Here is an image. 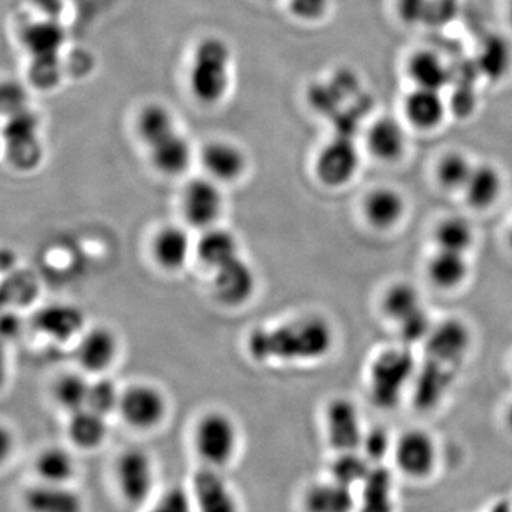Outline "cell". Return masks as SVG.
Wrapping results in <instances>:
<instances>
[{
    "label": "cell",
    "mask_w": 512,
    "mask_h": 512,
    "mask_svg": "<svg viewBox=\"0 0 512 512\" xmlns=\"http://www.w3.org/2000/svg\"><path fill=\"white\" fill-rule=\"evenodd\" d=\"M356 512H396L392 473L383 466L370 468L363 480Z\"/></svg>",
    "instance_id": "484cf974"
},
{
    "label": "cell",
    "mask_w": 512,
    "mask_h": 512,
    "mask_svg": "<svg viewBox=\"0 0 512 512\" xmlns=\"http://www.w3.org/2000/svg\"><path fill=\"white\" fill-rule=\"evenodd\" d=\"M370 468V461L365 456H360L356 451H345L333 460L330 476L332 480L352 488V485L363 483Z\"/></svg>",
    "instance_id": "60d3db41"
},
{
    "label": "cell",
    "mask_w": 512,
    "mask_h": 512,
    "mask_svg": "<svg viewBox=\"0 0 512 512\" xmlns=\"http://www.w3.org/2000/svg\"><path fill=\"white\" fill-rule=\"evenodd\" d=\"M403 113L407 123L419 131H433L446 119L447 103L440 90L414 87L404 97Z\"/></svg>",
    "instance_id": "2e32d148"
},
{
    "label": "cell",
    "mask_w": 512,
    "mask_h": 512,
    "mask_svg": "<svg viewBox=\"0 0 512 512\" xmlns=\"http://www.w3.org/2000/svg\"><path fill=\"white\" fill-rule=\"evenodd\" d=\"M356 80L352 72L342 70L329 82L313 84L308 93L309 103L323 116H336L340 104L355 92Z\"/></svg>",
    "instance_id": "83f0119b"
},
{
    "label": "cell",
    "mask_w": 512,
    "mask_h": 512,
    "mask_svg": "<svg viewBox=\"0 0 512 512\" xmlns=\"http://www.w3.org/2000/svg\"><path fill=\"white\" fill-rule=\"evenodd\" d=\"M471 345V332L461 319L448 318L433 326L424 342L426 357L451 367L461 366Z\"/></svg>",
    "instance_id": "9c48e42d"
},
{
    "label": "cell",
    "mask_w": 512,
    "mask_h": 512,
    "mask_svg": "<svg viewBox=\"0 0 512 512\" xmlns=\"http://www.w3.org/2000/svg\"><path fill=\"white\" fill-rule=\"evenodd\" d=\"M36 471L43 483L67 484L76 473V461L62 447H49L39 454Z\"/></svg>",
    "instance_id": "d590c367"
},
{
    "label": "cell",
    "mask_w": 512,
    "mask_h": 512,
    "mask_svg": "<svg viewBox=\"0 0 512 512\" xmlns=\"http://www.w3.org/2000/svg\"><path fill=\"white\" fill-rule=\"evenodd\" d=\"M421 296L416 286L407 282H397L387 288L382 298V311L393 322L399 325L404 319L420 311Z\"/></svg>",
    "instance_id": "e575fe53"
},
{
    "label": "cell",
    "mask_w": 512,
    "mask_h": 512,
    "mask_svg": "<svg viewBox=\"0 0 512 512\" xmlns=\"http://www.w3.org/2000/svg\"><path fill=\"white\" fill-rule=\"evenodd\" d=\"M394 461L404 476L424 480L436 470V441L424 430H409L393 446Z\"/></svg>",
    "instance_id": "52a82bcc"
},
{
    "label": "cell",
    "mask_w": 512,
    "mask_h": 512,
    "mask_svg": "<svg viewBox=\"0 0 512 512\" xmlns=\"http://www.w3.org/2000/svg\"><path fill=\"white\" fill-rule=\"evenodd\" d=\"M90 383L92 382L79 373H66L56 380L53 397L63 409L69 410L70 413L77 412L87 406Z\"/></svg>",
    "instance_id": "ab89813d"
},
{
    "label": "cell",
    "mask_w": 512,
    "mask_h": 512,
    "mask_svg": "<svg viewBox=\"0 0 512 512\" xmlns=\"http://www.w3.org/2000/svg\"><path fill=\"white\" fill-rule=\"evenodd\" d=\"M192 500L198 512H239L237 497L217 467L205 466L195 473Z\"/></svg>",
    "instance_id": "5bb4252c"
},
{
    "label": "cell",
    "mask_w": 512,
    "mask_h": 512,
    "mask_svg": "<svg viewBox=\"0 0 512 512\" xmlns=\"http://www.w3.org/2000/svg\"><path fill=\"white\" fill-rule=\"evenodd\" d=\"M356 505L352 488L335 480L313 484L303 495L306 512H355Z\"/></svg>",
    "instance_id": "4316f807"
},
{
    "label": "cell",
    "mask_w": 512,
    "mask_h": 512,
    "mask_svg": "<svg viewBox=\"0 0 512 512\" xmlns=\"http://www.w3.org/2000/svg\"><path fill=\"white\" fill-rule=\"evenodd\" d=\"M194 500L183 488L165 491L150 512H194Z\"/></svg>",
    "instance_id": "f6af8a7d"
},
{
    "label": "cell",
    "mask_w": 512,
    "mask_h": 512,
    "mask_svg": "<svg viewBox=\"0 0 512 512\" xmlns=\"http://www.w3.org/2000/svg\"><path fill=\"white\" fill-rule=\"evenodd\" d=\"M463 192L471 208L480 211L488 210L493 207L503 192V177L494 165H474L473 173Z\"/></svg>",
    "instance_id": "f1b7e54d"
},
{
    "label": "cell",
    "mask_w": 512,
    "mask_h": 512,
    "mask_svg": "<svg viewBox=\"0 0 512 512\" xmlns=\"http://www.w3.org/2000/svg\"><path fill=\"white\" fill-rule=\"evenodd\" d=\"M505 9H507L508 20L512 26V0H505Z\"/></svg>",
    "instance_id": "816d5d0a"
},
{
    "label": "cell",
    "mask_w": 512,
    "mask_h": 512,
    "mask_svg": "<svg viewBox=\"0 0 512 512\" xmlns=\"http://www.w3.org/2000/svg\"><path fill=\"white\" fill-rule=\"evenodd\" d=\"M201 164L217 183L237 181L247 168V157L241 148L228 141H212L201 151Z\"/></svg>",
    "instance_id": "ac0fdd59"
},
{
    "label": "cell",
    "mask_w": 512,
    "mask_h": 512,
    "mask_svg": "<svg viewBox=\"0 0 512 512\" xmlns=\"http://www.w3.org/2000/svg\"><path fill=\"white\" fill-rule=\"evenodd\" d=\"M33 325L46 338L67 342L82 332L84 315L77 306L55 303L39 309L33 316Z\"/></svg>",
    "instance_id": "d6986e66"
},
{
    "label": "cell",
    "mask_w": 512,
    "mask_h": 512,
    "mask_svg": "<svg viewBox=\"0 0 512 512\" xmlns=\"http://www.w3.org/2000/svg\"><path fill=\"white\" fill-rule=\"evenodd\" d=\"M431 0H397V13L407 25H417L429 18Z\"/></svg>",
    "instance_id": "7dc6e473"
},
{
    "label": "cell",
    "mask_w": 512,
    "mask_h": 512,
    "mask_svg": "<svg viewBox=\"0 0 512 512\" xmlns=\"http://www.w3.org/2000/svg\"><path fill=\"white\" fill-rule=\"evenodd\" d=\"M231 50L220 37H207L195 49L188 74L192 96L215 104L228 92Z\"/></svg>",
    "instance_id": "7a4b0ae2"
},
{
    "label": "cell",
    "mask_w": 512,
    "mask_h": 512,
    "mask_svg": "<svg viewBox=\"0 0 512 512\" xmlns=\"http://www.w3.org/2000/svg\"><path fill=\"white\" fill-rule=\"evenodd\" d=\"M256 276L252 266L241 256L215 269L212 292L221 305L238 308L254 296Z\"/></svg>",
    "instance_id": "8fae6325"
},
{
    "label": "cell",
    "mask_w": 512,
    "mask_h": 512,
    "mask_svg": "<svg viewBox=\"0 0 512 512\" xmlns=\"http://www.w3.org/2000/svg\"><path fill=\"white\" fill-rule=\"evenodd\" d=\"M119 413L133 429L151 430L163 423L167 400L153 384H133L121 393Z\"/></svg>",
    "instance_id": "8992f818"
},
{
    "label": "cell",
    "mask_w": 512,
    "mask_h": 512,
    "mask_svg": "<svg viewBox=\"0 0 512 512\" xmlns=\"http://www.w3.org/2000/svg\"><path fill=\"white\" fill-rule=\"evenodd\" d=\"M121 393L113 380L101 377L96 382L90 383L89 399L87 406L94 412L109 416L110 413L119 410Z\"/></svg>",
    "instance_id": "b9f144b4"
},
{
    "label": "cell",
    "mask_w": 512,
    "mask_h": 512,
    "mask_svg": "<svg viewBox=\"0 0 512 512\" xmlns=\"http://www.w3.org/2000/svg\"><path fill=\"white\" fill-rule=\"evenodd\" d=\"M363 212L373 228L392 229L402 221L406 212V201L399 191L390 187H377L366 195Z\"/></svg>",
    "instance_id": "7402d4cb"
},
{
    "label": "cell",
    "mask_w": 512,
    "mask_h": 512,
    "mask_svg": "<svg viewBox=\"0 0 512 512\" xmlns=\"http://www.w3.org/2000/svg\"><path fill=\"white\" fill-rule=\"evenodd\" d=\"M427 276L431 284L444 291L458 288L468 276L466 254L437 249L427 264Z\"/></svg>",
    "instance_id": "4dcf8cb0"
},
{
    "label": "cell",
    "mask_w": 512,
    "mask_h": 512,
    "mask_svg": "<svg viewBox=\"0 0 512 512\" xmlns=\"http://www.w3.org/2000/svg\"><path fill=\"white\" fill-rule=\"evenodd\" d=\"M363 453L370 463H380L392 448L389 434L382 429H373L365 433L362 441Z\"/></svg>",
    "instance_id": "bcb514c9"
},
{
    "label": "cell",
    "mask_w": 512,
    "mask_h": 512,
    "mask_svg": "<svg viewBox=\"0 0 512 512\" xmlns=\"http://www.w3.org/2000/svg\"><path fill=\"white\" fill-rule=\"evenodd\" d=\"M366 146L376 160L396 163L406 151V131L399 121L392 117H382L367 130Z\"/></svg>",
    "instance_id": "ffe728a7"
},
{
    "label": "cell",
    "mask_w": 512,
    "mask_h": 512,
    "mask_svg": "<svg viewBox=\"0 0 512 512\" xmlns=\"http://www.w3.org/2000/svg\"><path fill=\"white\" fill-rule=\"evenodd\" d=\"M2 329L3 333H5V335L10 336V338H13V336L18 335V333L20 332L19 318H16V316L12 315L5 316L2 322Z\"/></svg>",
    "instance_id": "c3c4849f"
},
{
    "label": "cell",
    "mask_w": 512,
    "mask_h": 512,
    "mask_svg": "<svg viewBox=\"0 0 512 512\" xmlns=\"http://www.w3.org/2000/svg\"><path fill=\"white\" fill-rule=\"evenodd\" d=\"M416 372L414 357L406 346L383 350L370 366V399L379 409H394L402 400Z\"/></svg>",
    "instance_id": "3957f363"
},
{
    "label": "cell",
    "mask_w": 512,
    "mask_h": 512,
    "mask_svg": "<svg viewBox=\"0 0 512 512\" xmlns=\"http://www.w3.org/2000/svg\"><path fill=\"white\" fill-rule=\"evenodd\" d=\"M10 163L23 171L33 170L42 160L35 114L23 109L13 113L5 128Z\"/></svg>",
    "instance_id": "ba28073f"
},
{
    "label": "cell",
    "mask_w": 512,
    "mask_h": 512,
    "mask_svg": "<svg viewBox=\"0 0 512 512\" xmlns=\"http://www.w3.org/2000/svg\"><path fill=\"white\" fill-rule=\"evenodd\" d=\"M192 249L190 235L184 228L167 225L158 229L151 242L154 261L165 271H178L187 264Z\"/></svg>",
    "instance_id": "44dd1931"
},
{
    "label": "cell",
    "mask_w": 512,
    "mask_h": 512,
    "mask_svg": "<svg viewBox=\"0 0 512 512\" xmlns=\"http://www.w3.org/2000/svg\"><path fill=\"white\" fill-rule=\"evenodd\" d=\"M491 512H512V507L511 504L501 501V503L494 505L493 511Z\"/></svg>",
    "instance_id": "681fc988"
},
{
    "label": "cell",
    "mask_w": 512,
    "mask_h": 512,
    "mask_svg": "<svg viewBox=\"0 0 512 512\" xmlns=\"http://www.w3.org/2000/svg\"><path fill=\"white\" fill-rule=\"evenodd\" d=\"M508 244H510V247L512 249V227L510 228V231H508Z\"/></svg>",
    "instance_id": "f5cc1de1"
},
{
    "label": "cell",
    "mask_w": 512,
    "mask_h": 512,
    "mask_svg": "<svg viewBox=\"0 0 512 512\" xmlns=\"http://www.w3.org/2000/svg\"><path fill=\"white\" fill-rule=\"evenodd\" d=\"M177 130L173 113L163 104H148L137 117V133L147 147Z\"/></svg>",
    "instance_id": "8d00e7d4"
},
{
    "label": "cell",
    "mask_w": 512,
    "mask_h": 512,
    "mask_svg": "<svg viewBox=\"0 0 512 512\" xmlns=\"http://www.w3.org/2000/svg\"><path fill=\"white\" fill-rule=\"evenodd\" d=\"M183 214L191 227L207 229L214 227L224 208V197L217 181L212 178H195L185 185L183 192Z\"/></svg>",
    "instance_id": "30bf717a"
},
{
    "label": "cell",
    "mask_w": 512,
    "mask_h": 512,
    "mask_svg": "<svg viewBox=\"0 0 512 512\" xmlns=\"http://www.w3.org/2000/svg\"><path fill=\"white\" fill-rule=\"evenodd\" d=\"M150 150L151 163L158 173L168 175V177H177L184 174L190 167L192 160V150L187 138L175 130L168 134L153 146Z\"/></svg>",
    "instance_id": "603a6c76"
},
{
    "label": "cell",
    "mask_w": 512,
    "mask_h": 512,
    "mask_svg": "<svg viewBox=\"0 0 512 512\" xmlns=\"http://www.w3.org/2000/svg\"><path fill=\"white\" fill-rule=\"evenodd\" d=\"M30 512H83L84 503L79 493L67 484L42 483L25 494Z\"/></svg>",
    "instance_id": "d4e9b609"
},
{
    "label": "cell",
    "mask_w": 512,
    "mask_h": 512,
    "mask_svg": "<svg viewBox=\"0 0 512 512\" xmlns=\"http://www.w3.org/2000/svg\"><path fill=\"white\" fill-rule=\"evenodd\" d=\"M335 342L332 325L318 315H305L275 328L255 329L248 352L256 362H313L328 356Z\"/></svg>",
    "instance_id": "6da1fadb"
},
{
    "label": "cell",
    "mask_w": 512,
    "mask_h": 512,
    "mask_svg": "<svg viewBox=\"0 0 512 512\" xmlns=\"http://www.w3.org/2000/svg\"><path fill=\"white\" fill-rule=\"evenodd\" d=\"M456 373V367L426 357L414 376L413 393L416 406L423 412L436 409L453 387Z\"/></svg>",
    "instance_id": "9a60e30c"
},
{
    "label": "cell",
    "mask_w": 512,
    "mask_h": 512,
    "mask_svg": "<svg viewBox=\"0 0 512 512\" xmlns=\"http://www.w3.org/2000/svg\"><path fill=\"white\" fill-rule=\"evenodd\" d=\"M325 426L330 446L339 453L356 451L362 447L365 431L357 407L350 400L342 397L329 402L325 412Z\"/></svg>",
    "instance_id": "4fadbf2b"
},
{
    "label": "cell",
    "mask_w": 512,
    "mask_h": 512,
    "mask_svg": "<svg viewBox=\"0 0 512 512\" xmlns=\"http://www.w3.org/2000/svg\"><path fill=\"white\" fill-rule=\"evenodd\" d=\"M437 249L467 254L474 244V231L470 222L461 217H447L434 229Z\"/></svg>",
    "instance_id": "74e56055"
},
{
    "label": "cell",
    "mask_w": 512,
    "mask_h": 512,
    "mask_svg": "<svg viewBox=\"0 0 512 512\" xmlns=\"http://www.w3.org/2000/svg\"><path fill=\"white\" fill-rule=\"evenodd\" d=\"M234 420L222 412L204 414L195 427L194 444L205 466L221 468L234 458L238 448Z\"/></svg>",
    "instance_id": "277c9868"
},
{
    "label": "cell",
    "mask_w": 512,
    "mask_h": 512,
    "mask_svg": "<svg viewBox=\"0 0 512 512\" xmlns=\"http://www.w3.org/2000/svg\"><path fill=\"white\" fill-rule=\"evenodd\" d=\"M117 483L128 503L141 504L153 491L154 466L141 448H128L117 460Z\"/></svg>",
    "instance_id": "7c38bea8"
},
{
    "label": "cell",
    "mask_w": 512,
    "mask_h": 512,
    "mask_svg": "<svg viewBox=\"0 0 512 512\" xmlns=\"http://www.w3.org/2000/svg\"><path fill=\"white\" fill-rule=\"evenodd\" d=\"M23 45L32 55V60H59V49L63 45L64 33L55 22H39L23 32Z\"/></svg>",
    "instance_id": "d6a6232c"
},
{
    "label": "cell",
    "mask_w": 512,
    "mask_h": 512,
    "mask_svg": "<svg viewBox=\"0 0 512 512\" xmlns=\"http://www.w3.org/2000/svg\"><path fill=\"white\" fill-rule=\"evenodd\" d=\"M474 164L460 151H450L440 158L436 167L437 181L444 190L463 191L466 188Z\"/></svg>",
    "instance_id": "f35d334b"
},
{
    "label": "cell",
    "mask_w": 512,
    "mask_h": 512,
    "mask_svg": "<svg viewBox=\"0 0 512 512\" xmlns=\"http://www.w3.org/2000/svg\"><path fill=\"white\" fill-rule=\"evenodd\" d=\"M505 423H507V426L510 427L512 431V402L510 406H508L507 413H505Z\"/></svg>",
    "instance_id": "f907efd6"
},
{
    "label": "cell",
    "mask_w": 512,
    "mask_h": 512,
    "mask_svg": "<svg viewBox=\"0 0 512 512\" xmlns=\"http://www.w3.org/2000/svg\"><path fill=\"white\" fill-rule=\"evenodd\" d=\"M119 355V340L109 328L90 329L77 346V359L86 372L103 373L109 370Z\"/></svg>",
    "instance_id": "e0dca14e"
},
{
    "label": "cell",
    "mask_w": 512,
    "mask_h": 512,
    "mask_svg": "<svg viewBox=\"0 0 512 512\" xmlns=\"http://www.w3.org/2000/svg\"><path fill=\"white\" fill-rule=\"evenodd\" d=\"M400 338L404 345H416V343H424L429 338L434 323L431 322L429 313L426 309L421 308L420 311L413 313L409 318L404 319L399 325Z\"/></svg>",
    "instance_id": "7bdbcfd3"
},
{
    "label": "cell",
    "mask_w": 512,
    "mask_h": 512,
    "mask_svg": "<svg viewBox=\"0 0 512 512\" xmlns=\"http://www.w3.org/2000/svg\"><path fill=\"white\" fill-rule=\"evenodd\" d=\"M106 416L94 412L89 407L77 410L70 417L67 434L74 446L83 450H94L104 443L107 437Z\"/></svg>",
    "instance_id": "1f68e13d"
},
{
    "label": "cell",
    "mask_w": 512,
    "mask_h": 512,
    "mask_svg": "<svg viewBox=\"0 0 512 512\" xmlns=\"http://www.w3.org/2000/svg\"><path fill=\"white\" fill-rule=\"evenodd\" d=\"M238 251L237 237L228 229L215 227V225L204 229V234L195 245V252L201 264L214 271L232 259L238 258Z\"/></svg>",
    "instance_id": "f546056e"
},
{
    "label": "cell",
    "mask_w": 512,
    "mask_h": 512,
    "mask_svg": "<svg viewBox=\"0 0 512 512\" xmlns=\"http://www.w3.org/2000/svg\"><path fill=\"white\" fill-rule=\"evenodd\" d=\"M407 76L414 83V87L440 90L450 84L453 79L450 67L443 57L433 50H417L407 60Z\"/></svg>",
    "instance_id": "cb8c5ba5"
},
{
    "label": "cell",
    "mask_w": 512,
    "mask_h": 512,
    "mask_svg": "<svg viewBox=\"0 0 512 512\" xmlns=\"http://www.w3.org/2000/svg\"><path fill=\"white\" fill-rule=\"evenodd\" d=\"M360 154L353 138L335 136L319 151L315 174L323 185L340 188L356 177Z\"/></svg>",
    "instance_id": "5b68a950"
},
{
    "label": "cell",
    "mask_w": 512,
    "mask_h": 512,
    "mask_svg": "<svg viewBox=\"0 0 512 512\" xmlns=\"http://www.w3.org/2000/svg\"><path fill=\"white\" fill-rule=\"evenodd\" d=\"M330 0H289L293 18L302 22H318L328 15Z\"/></svg>",
    "instance_id": "ee69618b"
},
{
    "label": "cell",
    "mask_w": 512,
    "mask_h": 512,
    "mask_svg": "<svg viewBox=\"0 0 512 512\" xmlns=\"http://www.w3.org/2000/svg\"><path fill=\"white\" fill-rule=\"evenodd\" d=\"M477 72L493 82L504 79L512 67L510 43L501 36L491 35L481 45L476 60Z\"/></svg>",
    "instance_id": "836d02e7"
}]
</instances>
